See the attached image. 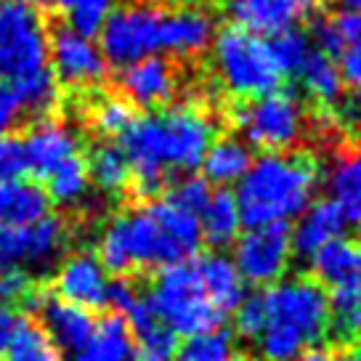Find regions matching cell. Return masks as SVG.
Returning a JSON list of instances; mask_svg holds the SVG:
<instances>
[{
    "mask_svg": "<svg viewBox=\"0 0 361 361\" xmlns=\"http://www.w3.org/2000/svg\"><path fill=\"white\" fill-rule=\"evenodd\" d=\"M200 218L168 200H154L114 215L99 239V255L106 274L135 269H168L189 260L200 250Z\"/></svg>",
    "mask_w": 361,
    "mask_h": 361,
    "instance_id": "6da1fadb",
    "label": "cell"
},
{
    "mask_svg": "<svg viewBox=\"0 0 361 361\" xmlns=\"http://www.w3.org/2000/svg\"><path fill=\"white\" fill-rule=\"evenodd\" d=\"M120 138L138 194L154 197L173 173L202 165L204 152L213 144V125L194 106H173L135 117Z\"/></svg>",
    "mask_w": 361,
    "mask_h": 361,
    "instance_id": "7a4b0ae2",
    "label": "cell"
},
{
    "mask_svg": "<svg viewBox=\"0 0 361 361\" xmlns=\"http://www.w3.org/2000/svg\"><path fill=\"white\" fill-rule=\"evenodd\" d=\"M263 298V327L255 340L260 361H295L329 332V298L308 276L271 284Z\"/></svg>",
    "mask_w": 361,
    "mask_h": 361,
    "instance_id": "3957f363",
    "label": "cell"
},
{
    "mask_svg": "<svg viewBox=\"0 0 361 361\" xmlns=\"http://www.w3.org/2000/svg\"><path fill=\"white\" fill-rule=\"evenodd\" d=\"M316 183L319 170L314 159L303 154L269 152L252 159L234 194L242 224H247L250 228L287 224L311 204Z\"/></svg>",
    "mask_w": 361,
    "mask_h": 361,
    "instance_id": "277c9868",
    "label": "cell"
},
{
    "mask_svg": "<svg viewBox=\"0 0 361 361\" xmlns=\"http://www.w3.org/2000/svg\"><path fill=\"white\" fill-rule=\"evenodd\" d=\"M147 300L176 338H197L204 332H215L224 324V314L204 293L197 260H183L159 271Z\"/></svg>",
    "mask_w": 361,
    "mask_h": 361,
    "instance_id": "5b68a950",
    "label": "cell"
},
{
    "mask_svg": "<svg viewBox=\"0 0 361 361\" xmlns=\"http://www.w3.org/2000/svg\"><path fill=\"white\" fill-rule=\"evenodd\" d=\"M213 61L221 82L237 96L260 99L282 85L284 75L274 61L269 40L237 27H226L213 40Z\"/></svg>",
    "mask_w": 361,
    "mask_h": 361,
    "instance_id": "8992f818",
    "label": "cell"
},
{
    "mask_svg": "<svg viewBox=\"0 0 361 361\" xmlns=\"http://www.w3.org/2000/svg\"><path fill=\"white\" fill-rule=\"evenodd\" d=\"M48 61L43 16L16 0H0V82L30 78Z\"/></svg>",
    "mask_w": 361,
    "mask_h": 361,
    "instance_id": "52a82bcc",
    "label": "cell"
},
{
    "mask_svg": "<svg viewBox=\"0 0 361 361\" xmlns=\"http://www.w3.org/2000/svg\"><path fill=\"white\" fill-rule=\"evenodd\" d=\"M159 27L162 11L152 3H128L114 8L102 32V54L112 67H130L149 56H159Z\"/></svg>",
    "mask_w": 361,
    "mask_h": 361,
    "instance_id": "ba28073f",
    "label": "cell"
},
{
    "mask_svg": "<svg viewBox=\"0 0 361 361\" xmlns=\"http://www.w3.org/2000/svg\"><path fill=\"white\" fill-rule=\"evenodd\" d=\"M237 125L260 149L284 152L300 141L305 114L293 90H274L245 104L237 112Z\"/></svg>",
    "mask_w": 361,
    "mask_h": 361,
    "instance_id": "9c48e42d",
    "label": "cell"
},
{
    "mask_svg": "<svg viewBox=\"0 0 361 361\" xmlns=\"http://www.w3.org/2000/svg\"><path fill=\"white\" fill-rule=\"evenodd\" d=\"M67 224L48 215L35 226L0 224V274L6 271H27V269H51L69 247Z\"/></svg>",
    "mask_w": 361,
    "mask_h": 361,
    "instance_id": "30bf717a",
    "label": "cell"
},
{
    "mask_svg": "<svg viewBox=\"0 0 361 361\" xmlns=\"http://www.w3.org/2000/svg\"><path fill=\"white\" fill-rule=\"evenodd\" d=\"M293 258L290 226L271 224L250 228L234 242V258L242 282L250 284H276L282 282L284 271Z\"/></svg>",
    "mask_w": 361,
    "mask_h": 361,
    "instance_id": "8fae6325",
    "label": "cell"
},
{
    "mask_svg": "<svg viewBox=\"0 0 361 361\" xmlns=\"http://www.w3.org/2000/svg\"><path fill=\"white\" fill-rule=\"evenodd\" d=\"M48 59L54 61V80L67 88H90L106 78V59L93 37L59 27L48 37Z\"/></svg>",
    "mask_w": 361,
    "mask_h": 361,
    "instance_id": "7c38bea8",
    "label": "cell"
},
{
    "mask_svg": "<svg viewBox=\"0 0 361 361\" xmlns=\"http://www.w3.org/2000/svg\"><path fill=\"white\" fill-rule=\"evenodd\" d=\"M59 104V82L48 69L0 82V138L11 135L27 117H43Z\"/></svg>",
    "mask_w": 361,
    "mask_h": 361,
    "instance_id": "4fadbf2b",
    "label": "cell"
},
{
    "mask_svg": "<svg viewBox=\"0 0 361 361\" xmlns=\"http://www.w3.org/2000/svg\"><path fill=\"white\" fill-rule=\"evenodd\" d=\"M56 298L64 303L80 305V308H104L109 303V287L112 279L102 260L88 250H80L59 263L56 271Z\"/></svg>",
    "mask_w": 361,
    "mask_h": 361,
    "instance_id": "5bb4252c",
    "label": "cell"
},
{
    "mask_svg": "<svg viewBox=\"0 0 361 361\" xmlns=\"http://www.w3.org/2000/svg\"><path fill=\"white\" fill-rule=\"evenodd\" d=\"M24 303L40 314V319H43L40 327L45 329L48 338L54 340L56 348L75 353L96 327V319L90 316V311L80 308V305L64 303V300H59L48 293H40V290H32V295Z\"/></svg>",
    "mask_w": 361,
    "mask_h": 361,
    "instance_id": "9a60e30c",
    "label": "cell"
},
{
    "mask_svg": "<svg viewBox=\"0 0 361 361\" xmlns=\"http://www.w3.org/2000/svg\"><path fill=\"white\" fill-rule=\"evenodd\" d=\"M120 90H123L125 102L135 104L141 109H157L173 99V93L178 88L176 67L168 59L149 56L135 61L130 67L120 72Z\"/></svg>",
    "mask_w": 361,
    "mask_h": 361,
    "instance_id": "2e32d148",
    "label": "cell"
},
{
    "mask_svg": "<svg viewBox=\"0 0 361 361\" xmlns=\"http://www.w3.org/2000/svg\"><path fill=\"white\" fill-rule=\"evenodd\" d=\"M22 147L24 157H27V168L48 178L59 165L78 157L80 138L75 133V128L61 123V120H40L30 128Z\"/></svg>",
    "mask_w": 361,
    "mask_h": 361,
    "instance_id": "e0dca14e",
    "label": "cell"
},
{
    "mask_svg": "<svg viewBox=\"0 0 361 361\" xmlns=\"http://www.w3.org/2000/svg\"><path fill=\"white\" fill-rule=\"evenodd\" d=\"M215 40V19L202 8L162 11L159 51L176 56H200Z\"/></svg>",
    "mask_w": 361,
    "mask_h": 361,
    "instance_id": "ac0fdd59",
    "label": "cell"
},
{
    "mask_svg": "<svg viewBox=\"0 0 361 361\" xmlns=\"http://www.w3.org/2000/svg\"><path fill=\"white\" fill-rule=\"evenodd\" d=\"M345 226H348V218L338 204L332 200H316L298 215L295 228H290L293 252L311 258L316 250H322L335 239H343Z\"/></svg>",
    "mask_w": 361,
    "mask_h": 361,
    "instance_id": "d6986e66",
    "label": "cell"
},
{
    "mask_svg": "<svg viewBox=\"0 0 361 361\" xmlns=\"http://www.w3.org/2000/svg\"><path fill=\"white\" fill-rule=\"evenodd\" d=\"M311 274L316 284H329L332 290L361 287V245L348 239H335L311 255Z\"/></svg>",
    "mask_w": 361,
    "mask_h": 361,
    "instance_id": "ffe728a7",
    "label": "cell"
},
{
    "mask_svg": "<svg viewBox=\"0 0 361 361\" xmlns=\"http://www.w3.org/2000/svg\"><path fill=\"white\" fill-rule=\"evenodd\" d=\"M228 13L237 30H245L255 37H276L293 30L298 19L287 0H231Z\"/></svg>",
    "mask_w": 361,
    "mask_h": 361,
    "instance_id": "44dd1931",
    "label": "cell"
},
{
    "mask_svg": "<svg viewBox=\"0 0 361 361\" xmlns=\"http://www.w3.org/2000/svg\"><path fill=\"white\" fill-rule=\"evenodd\" d=\"M128 327L133 335V345H138V359H152V361H170L173 353L178 350V338L170 332L157 314L152 311L147 298H138L128 311Z\"/></svg>",
    "mask_w": 361,
    "mask_h": 361,
    "instance_id": "7402d4cb",
    "label": "cell"
},
{
    "mask_svg": "<svg viewBox=\"0 0 361 361\" xmlns=\"http://www.w3.org/2000/svg\"><path fill=\"white\" fill-rule=\"evenodd\" d=\"M48 210H51V197L43 186L27 178L0 183V224L3 226L27 228L48 218L51 215Z\"/></svg>",
    "mask_w": 361,
    "mask_h": 361,
    "instance_id": "603a6c76",
    "label": "cell"
},
{
    "mask_svg": "<svg viewBox=\"0 0 361 361\" xmlns=\"http://www.w3.org/2000/svg\"><path fill=\"white\" fill-rule=\"evenodd\" d=\"M135 345L123 316H104L96 322L90 338L72 353V361H133Z\"/></svg>",
    "mask_w": 361,
    "mask_h": 361,
    "instance_id": "cb8c5ba5",
    "label": "cell"
},
{
    "mask_svg": "<svg viewBox=\"0 0 361 361\" xmlns=\"http://www.w3.org/2000/svg\"><path fill=\"white\" fill-rule=\"evenodd\" d=\"M197 271L210 303L224 316L228 311H237V305L245 300V282L231 258H226L221 252H210L197 260Z\"/></svg>",
    "mask_w": 361,
    "mask_h": 361,
    "instance_id": "d4e9b609",
    "label": "cell"
},
{
    "mask_svg": "<svg viewBox=\"0 0 361 361\" xmlns=\"http://www.w3.org/2000/svg\"><path fill=\"white\" fill-rule=\"evenodd\" d=\"M200 228L202 237L213 245V247H228L234 245L242 228V215H239V204L234 192L228 189H215L210 200L200 213Z\"/></svg>",
    "mask_w": 361,
    "mask_h": 361,
    "instance_id": "484cf974",
    "label": "cell"
},
{
    "mask_svg": "<svg viewBox=\"0 0 361 361\" xmlns=\"http://www.w3.org/2000/svg\"><path fill=\"white\" fill-rule=\"evenodd\" d=\"M250 165H252L250 147L239 138H218L207 147L202 157L204 180H213L215 186L239 183Z\"/></svg>",
    "mask_w": 361,
    "mask_h": 361,
    "instance_id": "4316f807",
    "label": "cell"
},
{
    "mask_svg": "<svg viewBox=\"0 0 361 361\" xmlns=\"http://www.w3.org/2000/svg\"><path fill=\"white\" fill-rule=\"evenodd\" d=\"M314 37L319 43V51L329 59H343L345 54H361V13L343 8L332 16L316 19Z\"/></svg>",
    "mask_w": 361,
    "mask_h": 361,
    "instance_id": "83f0119b",
    "label": "cell"
},
{
    "mask_svg": "<svg viewBox=\"0 0 361 361\" xmlns=\"http://www.w3.org/2000/svg\"><path fill=\"white\" fill-rule=\"evenodd\" d=\"M332 202L345 213L348 221L361 224V154H343L329 170Z\"/></svg>",
    "mask_w": 361,
    "mask_h": 361,
    "instance_id": "f1b7e54d",
    "label": "cell"
},
{
    "mask_svg": "<svg viewBox=\"0 0 361 361\" xmlns=\"http://www.w3.org/2000/svg\"><path fill=\"white\" fill-rule=\"evenodd\" d=\"M85 165H88L90 180H96V186L106 194L125 192L128 183L133 180L130 162H128L120 144H99L90 152V159Z\"/></svg>",
    "mask_w": 361,
    "mask_h": 361,
    "instance_id": "f546056e",
    "label": "cell"
},
{
    "mask_svg": "<svg viewBox=\"0 0 361 361\" xmlns=\"http://www.w3.org/2000/svg\"><path fill=\"white\" fill-rule=\"evenodd\" d=\"M300 85L305 93L319 104H332L343 96V78H340L338 64L322 51H311L305 64L298 69Z\"/></svg>",
    "mask_w": 361,
    "mask_h": 361,
    "instance_id": "4dcf8cb0",
    "label": "cell"
},
{
    "mask_svg": "<svg viewBox=\"0 0 361 361\" xmlns=\"http://www.w3.org/2000/svg\"><path fill=\"white\" fill-rule=\"evenodd\" d=\"M3 361H59V348L40 324L19 319L8 345L3 350Z\"/></svg>",
    "mask_w": 361,
    "mask_h": 361,
    "instance_id": "1f68e13d",
    "label": "cell"
},
{
    "mask_svg": "<svg viewBox=\"0 0 361 361\" xmlns=\"http://www.w3.org/2000/svg\"><path fill=\"white\" fill-rule=\"evenodd\" d=\"M90 189V176H88V165L85 159L72 157L67 159L64 165H59L51 176H48V197L56 200L61 204H78L85 200V194Z\"/></svg>",
    "mask_w": 361,
    "mask_h": 361,
    "instance_id": "d6a6232c",
    "label": "cell"
},
{
    "mask_svg": "<svg viewBox=\"0 0 361 361\" xmlns=\"http://www.w3.org/2000/svg\"><path fill=\"white\" fill-rule=\"evenodd\" d=\"M61 16L67 19V27L75 32L93 37L106 22V16L114 11V0H51Z\"/></svg>",
    "mask_w": 361,
    "mask_h": 361,
    "instance_id": "836d02e7",
    "label": "cell"
},
{
    "mask_svg": "<svg viewBox=\"0 0 361 361\" xmlns=\"http://www.w3.org/2000/svg\"><path fill=\"white\" fill-rule=\"evenodd\" d=\"M178 361H237L234 340L224 329L186 338V343L178 348Z\"/></svg>",
    "mask_w": 361,
    "mask_h": 361,
    "instance_id": "e575fe53",
    "label": "cell"
},
{
    "mask_svg": "<svg viewBox=\"0 0 361 361\" xmlns=\"http://www.w3.org/2000/svg\"><path fill=\"white\" fill-rule=\"evenodd\" d=\"M329 329L335 335H361V287L335 290L329 300Z\"/></svg>",
    "mask_w": 361,
    "mask_h": 361,
    "instance_id": "d590c367",
    "label": "cell"
},
{
    "mask_svg": "<svg viewBox=\"0 0 361 361\" xmlns=\"http://www.w3.org/2000/svg\"><path fill=\"white\" fill-rule=\"evenodd\" d=\"M269 48H271V54H274L276 67L282 69V75L298 72V69L305 64L308 54L314 51L308 35L300 32V30H287V32L276 35L274 40H269Z\"/></svg>",
    "mask_w": 361,
    "mask_h": 361,
    "instance_id": "8d00e7d4",
    "label": "cell"
},
{
    "mask_svg": "<svg viewBox=\"0 0 361 361\" xmlns=\"http://www.w3.org/2000/svg\"><path fill=\"white\" fill-rule=\"evenodd\" d=\"M133 109L125 99H114V96H106V99H99L90 109V123L93 128L104 135H123L130 123H133Z\"/></svg>",
    "mask_w": 361,
    "mask_h": 361,
    "instance_id": "74e56055",
    "label": "cell"
},
{
    "mask_svg": "<svg viewBox=\"0 0 361 361\" xmlns=\"http://www.w3.org/2000/svg\"><path fill=\"white\" fill-rule=\"evenodd\" d=\"M210 186L204 178H197V176H186V178H178L170 189L168 202H173L176 207L186 210L200 218V213L204 210V204L210 200Z\"/></svg>",
    "mask_w": 361,
    "mask_h": 361,
    "instance_id": "f35d334b",
    "label": "cell"
},
{
    "mask_svg": "<svg viewBox=\"0 0 361 361\" xmlns=\"http://www.w3.org/2000/svg\"><path fill=\"white\" fill-rule=\"evenodd\" d=\"M237 335L239 338L255 343L260 335V327H263V298L258 295H245V300L237 305Z\"/></svg>",
    "mask_w": 361,
    "mask_h": 361,
    "instance_id": "ab89813d",
    "label": "cell"
},
{
    "mask_svg": "<svg viewBox=\"0 0 361 361\" xmlns=\"http://www.w3.org/2000/svg\"><path fill=\"white\" fill-rule=\"evenodd\" d=\"M27 157H24V147L19 138H0V183L8 180H19L27 173Z\"/></svg>",
    "mask_w": 361,
    "mask_h": 361,
    "instance_id": "60d3db41",
    "label": "cell"
},
{
    "mask_svg": "<svg viewBox=\"0 0 361 361\" xmlns=\"http://www.w3.org/2000/svg\"><path fill=\"white\" fill-rule=\"evenodd\" d=\"M32 276L27 271L0 274V300H27L32 295Z\"/></svg>",
    "mask_w": 361,
    "mask_h": 361,
    "instance_id": "b9f144b4",
    "label": "cell"
},
{
    "mask_svg": "<svg viewBox=\"0 0 361 361\" xmlns=\"http://www.w3.org/2000/svg\"><path fill=\"white\" fill-rule=\"evenodd\" d=\"M340 78L350 82V85H356L361 88V54H345V56L340 59Z\"/></svg>",
    "mask_w": 361,
    "mask_h": 361,
    "instance_id": "7bdbcfd3",
    "label": "cell"
},
{
    "mask_svg": "<svg viewBox=\"0 0 361 361\" xmlns=\"http://www.w3.org/2000/svg\"><path fill=\"white\" fill-rule=\"evenodd\" d=\"M16 316H13L11 308H6V305H0V353L6 350V345H8V340H11L13 329H16Z\"/></svg>",
    "mask_w": 361,
    "mask_h": 361,
    "instance_id": "ee69618b",
    "label": "cell"
},
{
    "mask_svg": "<svg viewBox=\"0 0 361 361\" xmlns=\"http://www.w3.org/2000/svg\"><path fill=\"white\" fill-rule=\"evenodd\" d=\"M295 361H335V356H332V350H327V348H311V350H305V353H300Z\"/></svg>",
    "mask_w": 361,
    "mask_h": 361,
    "instance_id": "f6af8a7d",
    "label": "cell"
},
{
    "mask_svg": "<svg viewBox=\"0 0 361 361\" xmlns=\"http://www.w3.org/2000/svg\"><path fill=\"white\" fill-rule=\"evenodd\" d=\"M287 3L293 6V11L298 13V16L316 11V6H319V0H287Z\"/></svg>",
    "mask_w": 361,
    "mask_h": 361,
    "instance_id": "bcb514c9",
    "label": "cell"
},
{
    "mask_svg": "<svg viewBox=\"0 0 361 361\" xmlns=\"http://www.w3.org/2000/svg\"><path fill=\"white\" fill-rule=\"evenodd\" d=\"M16 3H24V6L35 8V6H45V3H51V0H16Z\"/></svg>",
    "mask_w": 361,
    "mask_h": 361,
    "instance_id": "7dc6e473",
    "label": "cell"
},
{
    "mask_svg": "<svg viewBox=\"0 0 361 361\" xmlns=\"http://www.w3.org/2000/svg\"><path fill=\"white\" fill-rule=\"evenodd\" d=\"M340 361H361V356L359 353H348V356H343Z\"/></svg>",
    "mask_w": 361,
    "mask_h": 361,
    "instance_id": "c3c4849f",
    "label": "cell"
},
{
    "mask_svg": "<svg viewBox=\"0 0 361 361\" xmlns=\"http://www.w3.org/2000/svg\"><path fill=\"white\" fill-rule=\"evenodd\" d=\"M168 3H197V0H168Z\"/></svg>",
    "mask_w": 361,
    "mask_h": 361,
    "instance_id": "681fc988",
    "label": "cell"
},
{
    "mask_svg": "<svg viewBox=\"0 0 361 361\" xmlns=\"http://www.w3.org/2000/svg\"><path fill=\"white\" fill-rule=\"evenodd\" d=\"M133 361H152V359H133Z\"/></svg>",
    "mask_w": 361,
    "mask_h": 361,
    "instance_id": "f907efd6",
    "label": "cell"
},
{
    "mask_svg": "<svg viewBox=\"0 0 361 361\" xmlns=\"http://www.w3.org/2000/svg\"><path fill=\"white\" fill-rule=\"evenodd\" d=\"M359 356H361V353H359Z\"/></svg>",
    "mask_w": 361,
    "mask_h": 361,
    "instance_id": "816d5d0a",
    "label": "cell"
}]
</instances>
